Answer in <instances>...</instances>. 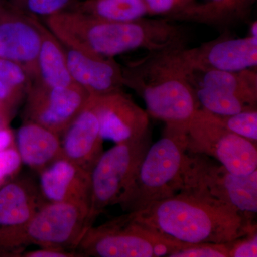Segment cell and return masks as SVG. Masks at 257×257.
Listing matches in <instances>:
<instances>
[{"instance_id": "obj_24", "label": "cell", "mask_w": 257, "mask_h": 257, "mask_svg": "<svg viewBox=\"0 0 257 257\" xmlns=\"http://www.w3.org/2000/svg\"><path fill=\"white\" fill-rule=\"evenodd\" d=\"M199 105L213 114L227 116L241 111L256 109V106L250 105L238 96L229 93L209 89L193 87Z\"/></svg>"}, {"instance_id": "obj_18", "label": "cell", "mask_w": 257, "mask_h": 257, "mask_svg": "<svg viewBox=\"0 0 257 257\" xmlns=\"http://www.w3.org/2000/svg\"><path fill=\"white\" fill-rule=\"evenodd\" d=\"M60 138L42 125L23 121L15 136L22 163L39 173L62 157Z\"/></svg>"}, {"instance_id": "obj_19", "label": "cell", "mask_w": 257, "mask_h": 257, "mask_svg": "<svg viewBox=\"0 0 257 257\" xmlns=\"http://www.w3.org/2000/svg\"><path fill=\"white\" fill-rule=\"evenodd\" d=\"M186 62L188 67L189 81L193 87L209 88L229 93L238 96L250 105L256 107V69H248L240 72H228L219 69L194 67L190 65L187 60Z\"/></svg>"}, {"instance_id": "obj_31", "label": "cell", "mask_w": 257, "mask_h": 257, "mask_svg": "<svg viewBox=\"0 0 257 257\" xmlns=\"http://www.w3.org/2000/svg\"><path fill=\"white\" fill-rule=\"evenodd\" d=\"M20 256L23 257H83L76 251H65L53 248H40L33 251H23Z\"/></svg>"}, {"instance_id": "obj_2", "label": "cell", "mask_w": 257, "mask_h": 257, "mask_svg": "<svg viewBox=\"0 0 257 257\" xmlns=\"http://www.w3.org/2000/svg\"><path fill=\"white\" fill-rule=\"evenodd\" d=\"M186 47L150 51L143 58L121 66L124 87L143 98L149 116L184 131L200 107L188 77L183 55Z\"/></svg>"}, {"instance_id": "obj_35", "label": "cell", "mask_w": 257, "mask_h": 257, "mask_svg": "<svg viewBox=\"0 0 257 257\" xmlns=\"http://www.w3.org/2000/svg\"><path fill=\"white\" fill-rule=\"evenodd\" d=\"M5 3H6V0H0V15H1L2 12H3Z\"/></svg>"}, {"instance_id": "obj_10", "label": "cell", "mask_w": 257, "mask_h": 257, "mask_svg": "<svg viewBox=\"0 0 257 257\" xmlns=\"http://www.w3.org/2000/svg\"><path fill=\"white\" fill-rule=\"evenodd\" d=\"M89 98L77 84L50 87L32 82L25 99L23 121L42 125L62 136Z\"/></svg>"}, {"instance_id": "obj_5", "label": "cell", "mask_w": 257, "mask_h": 257, "mask_svg": "<svg viewBox=\"0 0 257 257\" xmlns=\"http://www.w3.org/2000/svg\"><path fill=\"white\" fill-rule=\"evenodd\" d=\"M187 245L147 229L125 212L88 228L76 251L83 257H160L169 256Z\"/></svg>"}, {"instance_id": "obj_32", "label": "cell", "mask_w": 257, "mask_h": 257, "mask_svg": "<svg viewBox=\"0 0 257 257\" xmlns=\"http://www.w3.org/2000/svg\"><path fill=\"white\" fill-rule=\"evenodd\" d=\"M15 144L14 134L9 128L4 127L0 130V152L13 147Z\"/></svg>"}, {"instance_id": "obj_26", "label": "cell", "mask_w": 257, "mask_h": 257, "mask_svg": "<svg viewBox=\"0 0 257 257\" xmlns=\"http://www.w3.org/2000/svg\"><path fill=\"white\" fill-rule=\"evenodd\" d=\"M223 124L231 133L257 143V110L250 109L236 114L220 116Z\"/></svg>"}, {"instance_id": "obj_8", "label": "cell", "mask_w": 257, "mask_h": 257, "mask_svg": "<svg viewBox=\"0 0 257 257\" xmlns=\"http://www.w3.org/2000/svg\"><path fill=\"white\" fill-rule=\"evenodd\" d=\"M187 152L214 159L231 173L257 170L256 144L230 132L219 115L199 107L189 121Z\"/></svg>"}, {"instance_id": "obj_17", "label": "cell", "mask_w": 257, "mask_h": 257, "mask_svg": "<svg viewBox=\"0 0 257 257\" xmlns=\"http://www.w3.org/2000/svg\"><path fill=\"white\" fill-rule=\"evenodd\" d=\"M40 192L47 202L90 207V172L63 157L39 172Z\"/></svg>"}, {"instance_id": "obj_28", "label": "cell", "mask_w": 257, "mask_h": 257, "mask_svg": "<svg viewBox=\"0 0 257 257\" xmlns=\"http://www.w3.org/2000/svg\"><path fill=\"white\" fill-rule=\"evenodd\" d=\"M196 0H145L147 13L175 21V18Z\"/></svg>"}, {"instance_id": "obj_3", "label": "cell", "mask_w": 257, "mask_h": 257, "mask_svg": "<svg viewBox=\"0 0 257 257\" xmlns=\"http://www.w3.org/2000/svg\"><path fill=\"white\" fill-rule=\"evenodd\" d=\"M44 20L64 46L105 57L141 49L163 50L173 45L179 36V27L163 18L114 23L71 10Z\"/></svg>"}, {"instance_id": "obj_4", "label": "cell", "mask_w": 257, "mask_h": 257, "mask_svg": "<svg viewBox=\"0 0 257 257\" xmlns=\"http://www.w3.org/2000/svg\"><path fill=\"white\" fill-rule=\"evenodd\" d=\"M187 132L166 126L163 136L152 144L138 173L118 201L124 212H135L182 190Z\"/></svg>"}, {"instance_id": "obj_34", "label": "cell", "mask_w": 257, "mask_h": 257, "mask_svg": "<svg viewBox=\"0 0 257 257\" xmlns=\"http://www.w3.org/2000/svg\"><path fill=\"white\" fill-rule=\"evenodd\" d=\"M251 36L257 37V23L256 21H255L254 23H253L251 27V32H250V35Z\"/></svg>"}, {"instance_id": "obj_29", "label": "cell", "mask_w": 257, "mask_h": 257, "mask_svg": "<svg viewBox=\"0 0 257 257\" xmlns=\"http://www.w3.org/2000/svg\"><path fill=\"white\" fill-rule=\"evenodd\" d=\"M22 164L16 147H10L0 152V186L8 177L18 172Z\"/></svg>"}, {"instance_id": "obj_20", "label": "cell", "mask_w": 257, "mask_h": 257, "mask_svg": "<svg viewBox=\"0 0 257 257\" xmlns=\"http://www.w3.org/2000/svg\"><path fill=\"white\" fill-rule=\"evenodd\" d=\"M254 0H204L195 2L176 18L175 21L203 24L228 30L248 20Z\"/></svg>"}, {"instance_id": "obj_30", "label": "cell", "mask_w": 257, "mask_h": 257, "mask_svg": "<svg viewBox=\"0 0 257 257\" xmlns=\"http://www.w3.org/2000/svg\"><path fill=\"white\" fill-rule=\"evenodd\" d=\"M256 229L231 243L229 257H256Z\"/></svg>"}, {"instance_id": "obj_27", "label": "cell", "mask_w": 257, "mask_h": 257, "mask_svg": "<svg viewBox=\"0 0 257 257\" xmlns=\"http://www.w3.org/2000/svg\"><path fill=\"white\" fill-rule=\"evenodd\" d=\"M231 243L189 244L171 253L169 257H229Z\"/></svg>"}, {"instance_id": "obj_23", "label": "cell", "mask_w": 257, "mask_h": 257, "mask_svg": "<svg viewBox=\"0 0 257 257\" xmlns=\"http://www.w3.org/2000/svg\"><path fill=\"white\" fill-rule=\"evenodd\" d=\"M32 83L31 75L23 66L0 59V107L10 117L25 100Z\"/></svg>"}, {"instance_id": "obj_12", "label": "cell", "mask_w": 257, "mask_h": 257, "mask_svg": "<svg viewBox=\"0 0 257 257\" xmlns=\"http://www.w3.org/2000/svg\"><path fill=\"white\" fill-rule=\"evenodd\" d=\"M43 25L40 19L22 13L7 1L0 15V59L23 66L32 82L37 75Z\"/></svg>"}, {"instance_id": "obj_25", "label": "cell", "mask_w": 257, "mask_h": 257, "mask_svg": "<svg viewBox=\"0 0 257 257\" xmlns=\"http://www.w3.org/2000/svg\"><path fill=\"white\" fill-rule=\"evenodd\" d=\"M8 4L22 13L37 19L71 11L79 0H6Z\"/></svg>"}, {"instance_id": "obj_22", "label": "cell", "mask_w": 257, "mask_h": 257, "mask_svg": "<svg viewBox=\"0 0 257 257\" xmlns=\"http://www.w3.org/2000/svg\"><path fill=\"white\" fill-rule=\"evenodd\" d=\"M72 10L114 23L135 21L148 15L145 0H79Z\"/></svg>"}, {"instance_id": "obj_33", "label": "cell", "mask_w": 257, "mask_h": 257, "mask_svg": "<svg viewBox=\"0 0 257 257\" xmlns=\"http://www.w3.org/2000/svg\"><path fill=\"white\" fill-rule=\"evenodd\" d=\"M10 116L5 113V111L0 107V130L6 127L9 121Z\"/></svg>"}, {"instance_id": "obj_11", "label": "cell", "mask_w": 257, "mask_h": 257, "mask_svg": "<svg viewBox=\"0 0 257 257\" xmlns=\"http://www.w3.org/2000/svg\"><path fill=\"white\" fill-rule=\"evenodd\" d=\"M39 193L30 181H15L0 189V246L20 256L28 246L27 226L40 207Z\"/></svg>"}, {"instance_id": "obj_7", "label": "cell", "mask_w": 257, "mask_h": 257, "mask_svg": "<svg viewBox=\"0 0 257 257\" xmlns=\"http://www.w3.org/2000/svg\"><path fill=\"white\" fill-rule=\"evenodd\" d=\"M182 191L224 203L246 214H256L257 170L248 175H235L209 157L187 153Z\"/></svg>"}, {"instance_id": "obj_6", "label": "cell", "mask_w": 257, "mask_h": 257, "mask_svg": "<svg viewBox=\"0 0 257 257\" xmlns=\"http://www.w3.org/2000/svg\"><path fill=\"white\" fill-rule=\"evenodd\" d=\"M152 131L143 138L116 144L104 152L90 172L89 227L109 206L117 204L130 187L152 145Z\"/></svg>"}, {"instance_id": "obj_14", "label": "cell", "mask_w": 257, "mask_h": 257, "mask_svg": "<svg viewBox=\"0 0 257 257\" xmlns=\"http://www.w3.org/2000/svg\"><path fill=\"white\" fill-rule=\"evenodd\" d=\"M184 58L190 65L240 72L256 68L257 66V37L248 35L234 38L227 30L211 41L200 46L183 50Z\"/></svg>"}, {"instance_id": "obj_21", "label": "cell", "mask_w": 257, "mask_h": 257, "mask_svg": "<svg viewBox=\"0 0 257 257\" xmlns=\"http://www.w3.org/2000/svg\"><path fill=\"white\" fill-rule=\"evenodd\" d=\"M32 82L50 87L75 84L69 73L63 44L45 25L37 57V75Z\"/></svg>"}, {"instance_id": "obj_16", "label": "cell", "mask_w": 257, "mask_h": 257, "mask_svg": "<svg viewBox=\"0 0 257 257\" xmlns=\"http://www.w3.org/2000/svg\"><path fill=\"white\" fill-rule=\"evenodd\" d=\"M64 50L72 80L89 96H105L123 91L121 65L114 57L91 55L66 46Z\"/></svg>"}, {"instance_id": "obj_9", "label": "cell", "mask_w": 257, "mask_h": 257, "mask_svg": "<svg viewBox=\"0 0 257 257\" xmlns=\"http://www.w3.org/2000/svg\"><path fill=\"white\" fill-rule=\"evenodd\" d=\"M89 208L74 203L42 204L27 226L28 244L76 251L89 228Z\"/></svg>"}, {"instance_id": "obj_15", "label": "cell", "mask_w": 257, "mask_h": 257, "mask_svg": "<svg viewBox=\"0 0 257 257\" xmlns=\"http://www.w3.org/2000/svg\"><path fill=\"white\" fill-rule=\"evenodd\" d=\"M61 137L62 156L91 172L104 152L94 96Z\"/></svg>"}, {"instance_id": "obj_1", "label": "cell", "mask_w": 257, "mask_h": 257, "mask_svg": "<svg viewBox=\"0 0 257 257\" xmlns=\"http://www.w3.org/2000/svg\"><path fill=\"white\" fill-rule=\"evenodd\" d=\"M126 213L147 229L182 244L231 243L256 229L254 216L187 191Z\"/></svg>"}, {"instance_id": "obj_13", "label": "cell", "mask_w": 257, "mask_h": 257, "mask_svg": "<svg viewBox=\"0 0 257 257\" xmlns=\"http://www.w3.org/2000/svg\"><path fill=\"white\" fill-rule=\"evenodd\" d=\"M94 96L103 140L125 143L152 131L148 113L124 91Z\"/></svg>"}]
</instances>
